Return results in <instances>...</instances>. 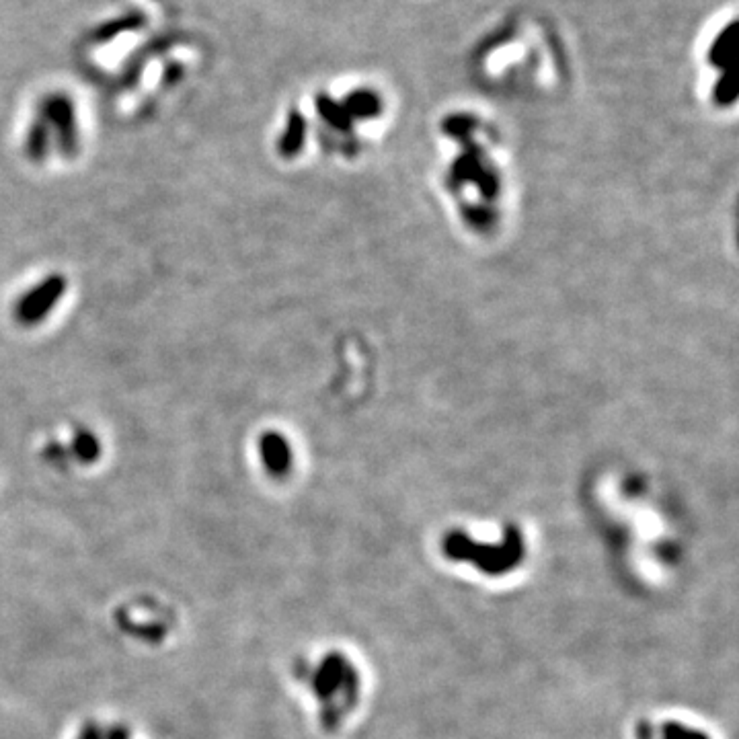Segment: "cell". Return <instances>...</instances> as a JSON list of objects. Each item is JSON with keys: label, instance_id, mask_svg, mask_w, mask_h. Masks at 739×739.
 I'll return each mask as SVG.
<instances>
[{"label": "cell", "instance_id": "cell-2", "mask_svg": "<svg viewBox=\"0 0 739 739\" xmlns=\"http://www.w3.org/2000/svg\"><path fill=\"white\" fill-rule=\"evenodd\" d=\"M347 109L354 115H360V118H370V115H374L380 109V101L376 99V95L360 91L347 99Z\"/></svg>", "mask_w": 739, "mask_h": 739}, {"label": "cell", "instance_id": "cell-1", "mask_svg": "<svg viewBox=\"0 0 739 739\" xmlns=\"http://www.w3.org/2000/svg\"><path fill=\"white\" fill-rule=\"evenodd\" d=\"M737 50V23H729L717 37L709 52V62L719 70H729Z\"/></svg>", "mask_w": 739, "mask_h": 739}, {"label": "cell", "instance_id": "cell-3", "mask_svg": "<svg viewBox=\"0 0 739 739\" xmlns=\"http://www.w3.org/2000/svg\"><path fill=\"white\" fill-rule=\"evenodd\" d=\"M735 93H737V89H735V83H733V76L725 70V74L721 76L717 87H715V99H717V103L727 105L735 99Z\"/></svg>", "mask_w": 739, "mask_h": 739}, {"label": "cell", "instance_id": "cell-4", "mask_svg": "<svg viewBox=\"0 0 739 739\" xmlns=\"http://www.w3.org/2000/svg\"><path fill=\"white\" fill-rule=\"evenodd\" d=\"M81 739H99V731H97V727H95V725H89V727L83 731Z\"/></svg>", "mask_w": 739, "mask_h": 739}]
</instances>
